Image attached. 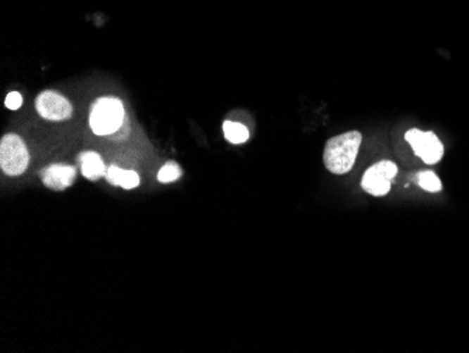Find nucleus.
Instances as JSON below:
<instances>
[{
	"instance_id": "f257e3e1",
	"label": "nucleus",
	"mask_w": 469,
	"mask_h": 353,
	"mask_svg": "<svg viewBox=\"0 0 469 353\" xmlns=\"http://www.w3.org/2000/svg\"><path fill=\"white\" fill-rule=\"evenodd\" d=\"M361 141L363 137L358 131H349L330 138L323 152V162L327 171L334 175L350 172L358 155Z\"/></svg>"
},
{
	"instance_id": "f03ea898",
	"label": "nucleus",
	"mask_w": 469,
	"mask_h": 353,
	"mask_svg": "<svg viewBox=\"0 0 469 353\" xmlns=\"http://www.w3.org/2000/svg\"><path fill=\"white\" fill-rule=\"evenodd\" d=\"M125 120L124 106L117 97H101L94 101L89 124L96 135H111L117 132Z\"/></svg>"
},
{
	"instance_id": "7ed1b4c3",
	"label": "nucleus",
	"mask_w": 469,
	"mask_h": 353,
	"mask_svg": "<svg viewBox=\"0 0 469 353\" xmlns=\"http://www.w3.org/2000/svg\"><path fill=\"white\" fill-rule=\"evenodd\" d=\"M30 163L28 149L24 141L15 134H7L0 142V166L8 176L21 175Z\"/></svg>"
},
{
	"instance_id": "20e7f679",
	"label": "nucleus",
	"mask_w": 469,
	"mask_h": 353,
	"mask_svg": "<svg viewBox=\"0 0 469 353\" xmlns=\"http://www.w3.org/2000/svg\"><path fill=\"white\" fill-rule=\"evenodd\" d=\"M406 141L413 148L415 154L425 161V163L434 165L440 162L444 155V147L436 134L430 131H420L413 128L406 132Z\"/></svg>"
},
{
	"instance_id": "39448f33",
	"label": "nucleus",
	"mask_w": 469,
	"mask_h": 353,
	"mask_svg": "<svg viewBox=\"0 0 469 353\" xmlns=\"http://www.w3.org/2000/svg\"><path fill=\"white\" fill-rule=\"evenodd\" d=\"M398 168L391 161H382L373 165L361 180L363 189L373 196H385L391 190V180L396 176Z\"/></svg>"
},
{
	"instance_id": "423d86ee",
	"label": "nucleus",
	"mask_w": 469,
	"mask_h": 353,
	"mask_svg": "<svg viewBox=\"0 0 469 353\" xmlns=\"http://www.w3.org/2000/svg\"><path fill=\"white\" fill-rule=\"evenodd\" d=\"M38 114L49 121H65L72 116V104L54 90L42 92L35 100Z\"/></svg>"
},
{
	"instance_id": "0eeeda50",
	"label": "nucleus",
	"mask_w": 469,
	"mask_h": 353,
	"mask_svg": "<svg viewBox=\"0 0 469 353\" xmlns=\"http://www.w3.org/2000/svg\"><path fill=\"white\" fill-rule=\"evenodd\" d=\"M39 178L48 189L62 192L75 183L76 168L65 163H54L42 169L39 172Z\"/></svg>"
},
{
	"instance_id": "6e6552de",
	"label": "nucleus",
	"mask_w": 469,
	"mask_h": 353,
	"mask_svg": "<svg viewBox=\"0 0 469 353\" xmlns=\"http://www.w3.org/2000/svg\"><path fill=\"white\" fill-rule=\"evenodd\" d=\"M77 163L80 165V171H82V175L92 180V182H96L99 180L100 178L106 176V165L101 159V156L97 154V152H93V151H86V152H82L77 155L76 158Z\"/></svg>"
},
{
	"instance_id": "1a4fd4ad",
	"label": "nucleus",
	"mask_w": 469,
	"mask_h": 353,
	"mask_svg": "<svg viewBox=\"0 0 469 353\" xmlns=\"http://www.w3.org/2000/svg\"><path fill=\"white\" fill-rule=\"evenodd\" d=\"M106 180L113 186H121L123 189L131 190L139 185V176L135 171L121 169L115 165H111L106 171Z\"/></svg>"
},
{
	"instance_id": "9d476101",
	"label": "nucleus",
	"mask_w": 469,
	"mask_h": 353,
	"mask_svg": "<svg viewBox=\"0 0 469 353\" xmlns=\"http://www.w3.org/2000/svg\"><path fill=\"white\" fill-rule=\"evenodd\" d=\"M224 135L225 138L231 142V144H243L249 140V130L240 124V123H234V121H225L224 125Z\"/></svg>"
},
{
	"instance_id": "9b49d317",
	"label": "nucleus",
	"mask_w": 469,
	"mask_h": 353,
	"mask_svg": "<svg viewBox=\"0 0 469 353\" xmlns=\"http://www.w3.org/2000/svg\"><path fill=\"white\" fill-rule=\"evenodd\" d=\"M182 168L176 162H168L162 166V169L158 173V180L161 183H172L182 178Z\"/></svg>"
},
{
	"instance_id": "f8f14e48",
	"label": "nucleus",
	"mask_w": 469,
	"mask_h": 353,
	"mask_svg": "<svg viewBox=\"0 0 469 353\" xmlns=\"http://www.w3.org/2000/svg\"><path fill=\"white\" fill-rule=\"evenodd\" d=\"M418 183L422 189L427 190V192H432V193H436L439 190H442V182L439 179V176L430 171H425V172H420L418 175Z\"/></svg>"
},
{
	"instance_id": "ddd939ff",
	"label": "nucleus",
	"mask_w": 469,
	"mask_h": 353,
	"mask_svg": "<svg viewBox=\"0 0 469 353\" xmlns=\"http://www.w3.org/2000/svg\"><path fill=\"white\" fill-rule=\"evenodd\" d=\"M23 104V97L18 92H10L6 97V107L10 110H18Z\"/></svg>"
}]
</instances>
